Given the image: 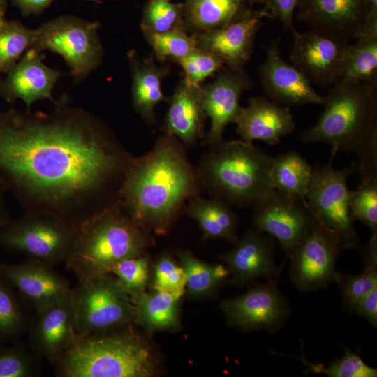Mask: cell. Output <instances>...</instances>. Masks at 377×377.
I'll return each instance as SVG.
<instances>
[{
	"label": "cell",
	"mask_w": 377,
	"mask_h": 377,
	"mask_svg": "<svg viewBox=\"0 0 377 377\" xmlns=\"http://www.w3.org/2000/svg\"><path fill=\"white\" fill-rule=\"evenodd\" d=\"M152 286L154 290L167 292L181 298L186 288L183 268L169 255L161 256L155 265Z\"/></svg>",
	"instance_id": "cell-42"
},
{
	"label": "cell",
	"mask_w": 377,
	"mask_h": 377,
	"mask_svg": "<svg viewBox=\"0 0 377 377\" xmlns=\"http://www.w3.org/2000/svg\"><path fill=\"white\" fill-rule=\"evenodd\" d=\"M142 31L160 62L168 60L176 62L197 47L194 34L188 36L184 30L157 33L142 29Z\"/></svg>",
	"instance_id": "cell-35"
},
{
	"label": "cell",
	"mask_w": 377,
	"mask_h": 377,
	"mask_svg": "<svg viewBox=\"0 0 377 377\" xmlns=\"http://www.w3.org/2000/svg\"><path fill=\"white\" fill-rule=\"evenodd\" d=\"M335 154L332 152L327 164L313 168L306 200L312 215L339 239L343 249H351L357 246L359 235L350 212L352 191L348 186V179L356 165L354 163L341 170L334 169L332 162Z\"/></svg>",
	"instance_id": "cell-10"
},
{
	"label": "cell",
	"mask_w": 377,
	"mask_h": 377,
	"mask_svg": "<svg viewBox=\"0 0 377 377\" xmlns=\"http://www.w3.org/2000/svg\"><path fill=\"white\" fill-rule=\"evenodd\" d=\"M71 298L77 334L107 332L135 323L131 297L112 274L77 280Z\"/></svg>",
	"instance_id": "cell-8"
},
{
	"label": "cell",
	"mask_w": 377,
	"mask_h": 377,
	"mask_svg": "<svg viewBox=\"0 0 377 377\" xmlns=\"http://www.w3.org/2000/svg\"><path fill=\"white\" fill-rule=\"evenodd\" d=\"M131 300L145 291L149 280V261L144 255L126 258L111 269Z\"/></svg>",
	"instance_id": "cell-39"
},
{
	"label": "cell",
	"mask_w": 377,
	"mask_h": 377,
	"mask_svg": "<svg viewBox=\"0 0 377 377\" xmlns=\"http://www.w3.org/2000/svg\"><path fill=\"white\" fill-rule=\"evenodd\" d=\"M344 355L327 366L309 362L302 353L297 357L307 368L315 374H324L330 377H376L377 369L368 366L360 356L344 346Z\"/></svg>",
	"instance_id": "cell-37"
},
{
	"label": "cell",
	"mask_w": 377,
	"mask_h": 377,
	"mask_svg": "<svg viewBox=\"0 0 377 377\" xmlns=\"http://www.w3.org/2000/svg\"><path fill=\"white\" fill-rule=\"evenodd\" d=\"M179 299L164 291H145L132 299L135 323L150 332L177 329L179 325Z\"/></svg>",
	"instance_id": "cell-28"
},
{
	"label": "cell",
	"mask_w": 377,
	"mask_h": 377,
	"mask_svg": "<svg viewBox=\"0 0 377 377\" xmlns=\"http://www.w3.org/2000/svg\"><path fill=\"white\" fill-rule=\"evenodd\" d=\"M0 6L6 8H7V0H0Z\"/></svg>",
	"instance_id": "cell-51"
},
{
	"label": "cell",
	"mask_w": 377,
	"mask_h": 377,
	"mask_svg": "<svg viewBox=\"0 0 377 377\" xmlns=\"http://www.w3.org/2000/svg\"><path fill=\"white\" fill-rule=\"evenodd\" d=\"M349 208L354 221H360L372 233L377 232V179L360 182L351 192Z\"/></svg>",
	"instance_id": "cell-40"
},
{
	"label": "cell",
	"mask_w": 377,
	"mask_h": 377,
	"mask_svg": "<svg viewBox=\"0 0 377 377\" xmlns=\"http://www.w3.org/2000/svg\"><path fill=\"white\" fill-rule=\"evenodd\" d=\"M183 212L198 223L204 239L221 238L233 244L239 239L237 216L230 205L219 198L196 197L186 204Z\"/></svg>",
	"instance_id": "cell-26"
},
{
	"label": "cell",
	"mask_w": 377,
	"mask_h": 377,
	"mask_svg": "<svg viewBox=\"0 0 377 377\" xmlns=\"http://www.w3.org/2000/svg\"><path fill=\"white\" fill-rule=\"evenodd\" d=\"M140 27L157 33L186 31L184 3H175L173 0H147L143 8Z\"/></svg>",
	"instance_id": "cell-34"
},
{
	"label": "cell",
	"mask_w": 377,
	"mask_h": 377,
	"mask_svg": "<svg viewBox=\"0 0 377 377\" xmlns=\"http://www.w3.org/2000/svg\"><path fill=\"white\" fill-rule=\"evenodd\" d=\"M201 86L179 82L169 98L163 131L176 137L185 147L195 146L203 139L207 115L203 108Z\"/></svg>",
	"instance_id": "cell-24"
},
{
	"label": "cell",
	"mask_w": 377,
	"mask_h": 377,
	"mask_svg": "<svg viewBox=\"0 0 377 377\" xmlns=\"http://www.w3.org/2000/svg\"><path fill=\"white\" fill-rule=\"evenodd\" d=\"M221 309L234 327L245 331L265 330L271 333L283 326L290 312L276 281L256 285L237 297L224 300Z\"/></svg>",
	"instance_id": "cell-14"
},
{
	"label": "cell",
	"mask_w": 377,
	"mask_h": 377,
	"mask_svg": "<svg viewBox=\"0 0 377 377\" xmlns=\"http://www.w3.org/2000/svg\"><path fill=\"white\" fill-rule=\"evenodd\" d=\"M53 267L28 259L19 264H0V276L36 313L65 298L71 290L68 281Z\"/></svg>",
	"instance_id": "cell-17"
},
{
	"label": "cell",
	"mask_w": 377,
	"mask_h": 377,
	"mask_svg": "<svg viewBox=\"0 0 377 377\" xmlns=\"http://www.w3.org/2000/svg\"><path fill=\"white\" fill-rule=\"evenodd\" d=\"M132 75V103L135 110L148 124L156 123L155 108L162 101L168 102L161 89L170 66H158L153 57L141 58L134 50L128 52Z\"/></svg>",
	"instance_id": "cell-25"
},
{
	"label": "cell",
	"mask_w": 377,
	"mask_h": 377,
	"mask_svg": "<svg viewBox=\"0 0 377 377\" xmlns=\"http://www.w3.org/2000/svg\"><path fill=\"white\" fill-rule=\"evenodd\" d=\"M372 10H377V0H366Z\"/></svg>",
	"instance_id": "cell-49"
},
{
	"label": "cell",
	"mask_w": 377,
	"mask_h": 377,
	"mask_svg": "<svg viewBox=\"0 0 377 377\" xmlns=\"http://www.w3.org/2000/svg\"><path fill=\"white\" fill-rule=\"evenodd\" d=\"M246 0H186L184 20L186 30L199 34L221 28L229 22Z\"/></svg>",
	"instance_id": "cell-30"
},
{
	"label": "cell",
	"mask_w": 377,
	"mask_h": 377,
	"mask_svg": "<svg viewBox=\"0 0 377 377\" xmlns=\"http://www.w3.org/2000/svg\"><path fill=\"white\" fill-rule=\"evenodd\" d=\"M27 323L16 292L0 276V342L17 339Z\"/></svg>",
	"instance_id": "cell-36"
},
{
	"label": "cell",
	"mask_w": 377,
	"mask_h": 377,
	"mask_svg": "<svg viewBox=\"0 0 377 377\" xmlns=\"http://www.w3.org/2000/svg\"><path fill=\"white\" fill-rule=\"evenodd\" d=\"M50 112H0V179L24 212L79 228L119 202L133 158L99 118L62 95Z\"/></svg>",
	"instance_id": "cell-1"
},
{
	"label": "cell",
	"mask_w": 377,
	"mask_h": 377,
	"mask_svg": "<svg viewBox=\"0 0 377 377\" xmlns=\"http://www.w3.org/2000/svg\"><path fill=\"white\" fill-rule=\"evenodd\" d=\"M33 36L34 29L17 20H6L0 29V76L7 73L31 48Z\"/></svg>",
	"instance_id": "cell-33"
},
{
	"label": "cell",
	"mask_w": 377,
	"mask_h": 377,
	"mask_svg": "<svg viewBox=\"0 0 377 377\" xmlns=\"http://www.w3.org/2000/svg\"><path fill=\"white\" fill-rule=\"evenodd\" d=\"M292 34L290 61L311 83L327 87L341 80L350 42L311 29Z\"/></svg>",
	"instance_id": "cell-13"
},
{
	"label": "cell",
	"mask_w": 377,
	"mask_h": 377,
	"mask_svg": "<svg viewBox=\"0 0 377 377\" xmlns=\"http://www.w3.org/2000/svg\"><path fill=\"white\" fill-rule=\"evenodd\" d=\"M148 244L147 231L119 202L78 228L73 252L65 263L77 280L86 279L110 273L121 260L144 254Z\"/></svg>",
	"instance_id": "cell-5"
},
{
	"label": "cell",
	"mask_w": 377,
	"mask_h": 377,
	"mask_svg": "<svg viewBox=\"0 0 377 377\" xmlns=\"http://www.w3.org/2000/svg\"><path fill=\"white\" fill-rule=\"evenodd\" d=\"M43 58L40 52L27 50L6 76L0 78V96L10 104L21 99L27 110L37 100L47 98L54 103L52 89L62 73L45 65Z\"/></svg>",
	"instance_id": "cell-21"
},
{
	"label": "cell",
	"mask_w": 377,
	"mask_h": 377,
	"mask_svg": "<svg viewBox=\"0 0 377 377\" xmlns=\"http://www.w3.org/2000/svg\"><path fill=\"white\" fill-rule=\"evenodd\" d=\"M98 22H89L68 15H61L34 29L30 49L50 50L61 55L80 82L101 63L103 50L98 34Z\"/></svg>",
	"instance_id": "cell-9"
},
{
	"label": "cell",
	"mask_w": 377,
	"mask_h": 377,
	"mask_svg": "<svg viewBox=\"0 0 377 377\" xmlns=\"http://www.w3.org/2000/svg\"><path fill=\"white\" fill-rule=\"evenodd\" d=\"M234 245L220 257L234 283L243 285L258 278L276 281L280 270L275 264L274 241L270 236L254 228Z\"/></svg>",
	"instance_id": "cell-22"
},
{
	"label": "cell",
	"mask_w": 377,
	"mask_h": 377,
	"mask_svg": "<svg viewBox=\"0 0 377 377\" xmlns=\"http://www.w3.org/2000/svg\"><path fill=\"white\" fill-rule=\"evenodd\" d=\"M313 168L295 151H289L273 158L271 178L274 189L306 202V197Z\"/></svg>",
	"instance_id": "cell-29"
},
{
	"label": "cell",
	"mask_w": 377,
	"mask_h": 377,
	"mask_svg": "<svg viewBox=\"0 0 377 377\" xmlns=\"http://www.w3.org/2000/svg\"><path fill=\"white\" fill-rule=\"evenodd\" d=\"M37 356L22 345L0 342V377H34L41 374Z\"/></svg>",
	"instance_id": "cell-38"
},
{
	"label": "cell",
	"mask_w": 377,
	"mask_h": 377,
	"mask_svg": "<svg viewBox=\"0 0 377 377\" xmlns=\"http://www.w3.org/2000/svg\"><path fill=\"white\" fill-rule=\"evenodd\" d=\"M354 311L374 327L377 325V288L367 295L355 306Z\"/></svg>",
	"instance_id": "cell-45"
},
{
	"label": "cell",
	"mask_w": 377,
	"mask_h": 377,
	"mask_svg": "<svg viewBox=\"0 0 377 377\" xmlns=\"http://www.w3.org/2000/svg\"><path fill=\"white\" fill-rule=\"evenodd\" d=\"M29 332L32 351L57 364L77 336L71 290L62 300L36 313Z\"/></svg>",
	"instance_id": "cell-20"
},
{
	"label": "cell",
	"mask_w": 377,
	"mask_h": 377,
	"mask_svg": "<svg viewBox=\"0 0 377 377\" xmlns=\"http://www.w3.org/2000/svg\"><path fill=\"white\" fill-rule=\"evenodd\" d=\"M360 182L377 179V131L371 133L354 152Z\"/></svg>",
	"instance_id": "cell-43"
},
{
	"label": "cell",
	"mask_w": 377,
	"mask_h": 377,
	"mask_svg": "<svg viewBox=\"0 0 377 377\" xmlns=\"http://www.w3.org/2000/svg\"><path fill=\"white\" fill-rule=\"evenodd\" d=\"M6 8H4L1 6H0V29L3 27V25L6 22V19L5 17V11Z\"/></svg>",
	"instance_id": "cell-48"
},
{
	"label": "cell",
	"mask_w": 377,
	"mask_h": 377,
	"mask_svg": "<svg viewBox=\"0 0 377 377\" xmlns=\"http://www.w3.org/2000/svg\"><path fill=\"white\" fill-rule=\"evenodd\" d=\"M365 263L364 272L358 275L338 273L337 282L346 308L354 311L357 304L377 288V232L372 233L362 248Z\"/></svg>",
	"instance_id": "cell-31"
},
{
	"label": "cell",
	"mask_w": 377,
	"mask_h": 377,
	"mask_svg": "<svg viewBox=\"0 0 377 377\" xmlns=\"http://www.w3.org/2000/svg\"><path fill=\"white\" fill-rule=\"evenodd\" d=\"M300 0H268L265 7L274 17H278L286 31L291 33L295 30L293 25V14Z\"/></svg>",
	"instance_id": "cell-44"
},
{
	"label": "cell",
	"mask_w": 377,
	"mask_h": 377,
	"mask_svg": "<svg viewBox=\"0 0 377 377\" xmlns=\"http://www.w3.org/2000/svg\"><path fill=\"white\" fill-rule=\"evenodd\" d=\"M54 0H12L22 16L38 15L50 6Z\"/></svg>",
	"instance_id": "cell-46"
},
{
	"label": "cell",
	"mask_w": 377,
	"mask_h": 377,
	"mask_svg": "<svg viewBox=\"0 0 377 377\" xmlns=\"http://www.w3.org/2000/svg\"><path fill=\"white\" fill-rule=\"evenodd\" d=\"M377 11L371 13L363 33L348 47L342 82H361L376 86Z\"/></svg>",
	"instance_id": "cell-27"
},
{
	"label": "cell",
	"mask_w": 377,
	"mask_h": 377,
	"mask_svg": "<svg viewBox=\"0 0 377 377\" xmlns=\"http://www.w3.org/2000/svg\"><path fill=\"white\" fill-rule=\"evenodd\" d=\"M273 157L253 143L223 140L209 148L197 168L204 188L214 197L237 206L254 205L274 188Z\"/></svg>",
	"instance_id": "cell-4"
},
{
	"label": "cell",
	"mask_w": 377,
	"mask_h": 377,
	"mask_svg": "<svg viewBox=\"0 0 377 377\" xmlns=\"http://www.w3.org/2000/svg\"><path fill=\"white\" fill-rule=\"evenodd\" d=\"M77 233V226L56 216L25 212L0 226V247L54 267L71 256Z\"/></svg>",
	"instance_id": "cell-7"
},
{
	"label": "cell",
	"mask_w": 377,
	"mask_h": 377,
	"mask_svg": "<svg viewBox=\"0 0 377 377\" xmlns=\"http://www.w3.org/2000/svg\"><path fill=\"white\" fill-rule=\"evenodd\" d=\"M297 19L311 29L350 42L363 33L372 10L366 0H300Z\"/></svg>",
	"instance_id": "cell-16"
},
{
	"label": "cell",
	"mask_w": 377,
	"mask_h": 377,
	"mask_svg": "<svg viewBox=\"0 0 377 377\" xmlns=\"http://www.w3.org/2000/svg\"><path fill=\"white\" fill-rule=\"evenodd\" d=\"M184 71V80L190 84L200 86L204 80L221 70L224 63L216 55L195 48L176 61Z\"/></svg>",
	"instance_id": "cell-41"
},
{
	"label": "cell",
	"mask_w": 377,
	"mask_h": 377,
	"mask_svg": "<svg viewBox=\"0 0 377 377\" xmlns=\"http://www.w3.org/2000/svg\"><path fill=\"white\" fill-rule=\"evenodd\" d=\"M177 256L186 275L185 292L193 297L212 294L229 274L224 265L204 263L188 251L178 250Z\"/></svg>",
	"instance_id": "cell-32"
},
{
	"label": "cell",
	"mask_w": 377,
	"mask_h": 377,
	"mask_svg": "<svg viewBox=\"0 0 377 377\" xmlns=\"http://www.w3.org/2000/svg\"><path fill=\"white\" fill-rule=\"evenodd\" d=\"M185 146L164 132L146 154L133 158L119 202L131 219L145 230L165 233L186 204L204 188L197 167Z\"/></svg>",
	"instance_id": "cell-2"
},
{
	"label": "cell",
	"mask_w": 377,
	"mask_h": 377,
	"mask_svg": "<svg viewBox=\"0 0 377 377\" xmlns=\"http://www.w3.org/2000/svg\"><path fill=\"white\" fill-rule=\"evenodd\" d=\"M376 86L366 82H342L332 85L322 105L324 110L317 123L304 131L305 144L325 143L332 152H355L377 131Z\"/></svg>",
	"instance_id": "cell-6"
},
{
	"label": "cell",
	"mask_w": 377,
	"mask_h": 377,
	"mask_svg": "<svg viewBox=\"0 0 377 377\" xmlns=\"http://www.w3.org/2000/svg\"><path fill=\"white\" fill-rule=\"evenodd\" d=\"M265 17H274L267 8L253 10L243 6L223 27L195 34L196 47L219 57L229 69L243 70L250 59L256 34Z\"/></svg>",
	"instance_id": "cell-15"
},
{
	"label": "cell",
	"mask_w": 377,
	"mask_h": 377,
	"mask_svg": "<svg viewBox=\"0 0 377 377\" xmlns=\"http://www.w3.org/2000/svg\"><path fill=\"white\" fill-rule=\"evenodd\" d=\"M251 85L244 70L229 69L220 73L216 80L200 87L202 105L211 121L209 131L202 143L209 148L221 144L226 127L235 123L242 110L241 95Z\"/></svg>",
	"instance_id": "cell-19"
},
{
	"label": "cell",
	"mask_w": 377,
	"mask_h": 377,
	"mask_svg": "<svg viewBox=\"0 0 377 377\" xmlns=\"http://www.w3.org/2000/svg\"><path fill=\"white\" fill-rule=\"evenodd\" d=\"M339 239L316 221L304 239L290 255V278L301 291H313L335 282V265L341 250Z\"/></svg>",
	"instance_id": "cell-11"
},
{
	"label": "cell",
	"mask_w": 377,
	"mask_h": 377,
	"mask_svg": "<svg viewBox=\"0 0 377 377\" xmlns=\"http://www.w3.org/2000/svg\"><path fill=\"white\" fill-rule=\"evenodd\" d=\"M235 124L242 140L251 143L261 140L269 145L279 143L295 128L290 107L263 96L251 98L248 105L242 108Z\"/></svg>",
	"instance_id": "cell-23"
},
{
	"label": "cell",
	"mask_w": 377,
	"mask_h": 377,
	"mask_svg": "<svg viewBox=\"0 0 377 377\" xmlns=\"http://www.w3.org/2000/svg\"><path fill=\"white\" fill-rule=\"evenodd\" d=\"M253 207L255 228L274 237L289 257L307 236L316 221L307 202L276 189Z\"/></svg>",
	"instance_id": "cell-12"
},
{
	"label": "cell",
	"mask_w": 377,
	"mask_h": 377,
	"mask_svg": "<svg viewBox=\"0 0 377 377\" xmlns=\"http://www.w3.org/2000/svg\"><path fill=\"white\" fill-rule=\"evenodd\" d=\"M56 365L62 377H149L156 370L147 343L128 325L77 334Z\"/></svg>",
	"instance_id": "cell-3"
},
{
	"label": "cell",
	"mask_w": 377,
	"mask_h": 377,
	"mask_svg": "<svg viewBox=\"0 0 377 377\" xmlns=\"http://www.w3.org/2000/svg\"><path fill=\"white\" fill-rule=\"evenodd\" d=\"M7 192L5 185L0 179V226L11 219L5 202V195Z\"/></svg>",
	"instance_id": "cell-47"
},
{
	"label": "cell",
	"mask_w": 377,
	"mask_h": 377,
	"mask_svg": "<svg viewBox=\"0 0 377 377\" xmlns=\"http://www.w3.org/2000/svg\"><path fill=\"white\" fill-rule=\"evenodd\" d=\"M265 52V60L258 71L267 98L288 107L322 105L323 96L315 91L311 81L297 68L282 58L279 38L272 40Z\"/></svg>",
	"instance_id": "cell-18"
},
{
	"label": "cell",
	"mask_w": 377,
	"mask_h": 377,
	"mask_svg": "<svg viewBox=\"0 0 377 377\" xmlns=\"http://www.w3.org/2000/svg\"><path fill=\"white\" fill-rule=\"evenodd\" d=\"M248 1H249L251 3L263 4L265 5V7H266L268 3V0H248Z\"/></svg>",
	"instance_id": "cell-50"
}]
</instances>
